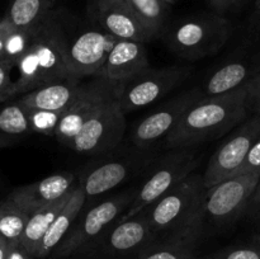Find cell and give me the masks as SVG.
I'll return each mask as SVG.
<instances>
[{
  "mask_svg": "<svg viewBox=\"0 0 260 259\" xmlns=\"http://www.w3.org/2000/svg\"><path fill=\"white\" fill-rule=\"evenodd\" d=\"M241 173H260V135L249 152Z\"/></svg>",
  "mask_w": 260,
  "mask_h": 259,
  "instance_id": "33",
  "label": "cell"
},
{
  "mask_svg": "<svg viewBox=\"0 0 260 259\" xmlns=\"http://www.w3.org/2000/svg\"><path fill=\"white\" fill-rule=\"evenodd\" d=\"M118 38L102 28H91L79 33L69 42L68 61L71 78H99L112 48Z\"/></svg>",
  "mask_w": 260,
  "mask_h": 259,
  "instance_id": "12",
  "label": "cell"
},
{
  "mask_svg": "<svg viewBox=\"0 0 260 259\" xmlns=\"http://www.w3.org/2000/svg\"><path fill=\"white\" fill-rule=\"evenodd\" d=\"M15 66L8 61H0V102L15 96L14 81L12 79V70Z\"/></svg>",
  "mask_w": 260,
  "mask_h": 259,
  "instance_id": "31",
  "label": "cell"
},
{
  "mask_svg": "<svg viewBox=\"0 0 260 259\" xmlns=\"http://www.w3.org/2000/svg\"><path fill=\"white\" fill-rule=\"evenodd\" d=\"M134 197L132 192L122 193L98 203L85 212L81 211L66 238L51 255L55 259L69 258L84 249H88L93 241L102 238L123 215Z\"/></svg>",
  "mask_w": 260,
  "mask_h": 259,
  "instance_id": "6",
  "label": "cell"
},
{
  "mask_svg": "<svg viewBox=\"0 0 260 259\" xmlns=\"http://www.w3.org/2000/svg\"><path fill=\"white\" fill-rule=\"evenodd\" d=\"M197 239L173 234L161 241H152L139 251L137 259H194Z\"/></svg>",
  "mask_w": 260,
  "mask_h": 259,
  "instance_id": "24",
  "label": "cell"
},
{
  "mask_svg": "<svg viewBox=\"0 0 260 259\" xmlns=\"http://www.w3.org/2000/svg\"><path fill=\"white\" fill-rule=\"evenodd\" d=\"M255 13L260 19V0H256L255 2Z\"/></svg>",
  "mask_w": 260,
  "mask_h": 259,
  "instance_id": "39",
  "label": "cell"
},
{
  "mask_svg": "<svg viewBox=\"0 0 260 259\" xmlns=\"http://www.w3.org/2000/svg\"><path fill=\"white\" fill-rule=\"evenodd\" d=\"M32 134L27 109L15 102L0 108V149L22 141Z\"/></svg>",
  "mask_w": 260,
  "mask_h": 259,
  "instance_id": "23",
  "label": "cell"
},
{
  "mask_svg": "<svg viewBox=\"0 0 260 259\" xmlns=\"http://www.w3.org/2000/svg\"><path fill=\"white\" fill-rule=\"evenodd\" d=\"M85 83L75 78L50 83L25 93L18 99L25 108L65 112L83 91Z\"/></svg>",
  "mask_w": 260,
  "mask_h": 259,
  "instance_id": "18",
  "label": "cell"
},
{
  "mask_svg": "<svg viewBox=\"0 0 260 259\" xmlns=\"http://www.w3.org/2000/svg\"><path fill=\"white\" fill-rule=\"evenodd\" d=\"M213 259H260V239L248 245L228 249Z\"/></svg>",
  "mask_w": 260,
  "mask_h": 259,
  "instance_id": "30",
  "label": "cell"
},
{
  "mask_svg": "<svg viewBox=\"0 0 260 259\" xmlns=\"http://www.w3.org/2000/svg\"><path fill=\"white\" fill-rule=\"evenodd\" d=\"M162 2H165V3H167V4H169V5H172V4H174V3L177 2V0H162Z\"/></svg>",
  "mask_w": 260,
  "mask_h": 259,
  "instance_id": "41",
  "label": "cell"
},
{
  "mask_svg": "<svg viewBox=\"0 0 260 259\" xmlns=\"http://www.w3.org/2000/svg\"><path fill=\"white\" fill-rule=\"evenodd\" d=\"M246 212L260 222V179L254 188L253 193H251L248 207H246Z\"/></svg>",
  "mask_w": 260,
  "mask_h": 259,
  "instance_id": "35",
  "label": "cell"
},
{
  "mask_svg": "<svg viewBox=\"0 0 260 259\" xmlns=\"http://www.w3.org/2000/svg\"><path fill=\"white\" fill-rule=\"evenodd\" d=\"M156 235L145 212L128 220H117L99 241L102 251L108 255H124L140 251L154 241Z\"/></svg>",
  "mask_w": 260,
  "mask_h": 259,
  "instance_id": "15",
  "label": "cell"
},
{
  "mask_svg": "<svg viewBox=\"0 0 260 259\" xmlns=\"http://www.w3.org/2000/svg\"><path fill=\"white\" fill-rule=\"evenodd\" d=\"M56 0H12L7 17L15 27H35L52 12Z\"/></svg>",
  "mask_w": 260,
  "mask_h": 259,
  "instance_id": "25",
  "label": "cell"
},
{
  "mask_svg": "<svg viewBox=\"0 0 260 259\" xmlns=\"http://www.w3.org/2000/svg\"><path fill=\"white\" fill-rule=\"evenodd\" d=\"M259 70L253 71L250 66L240 61L226 63L208 76L202 90L203 95H220L239 89L245 85Z\"/></svg>",
  "mask_w": 260,
  "mask_h": 259,
  "instance_id": "20",
  "label": "cell"
},
{
  "mask_svg": "<svg viewBox=\"0 0 260 259\" xmlns=\"http://www.w3.org/2000/svg\"><path fill=\"white\" fill-rule=\"evenodd\" d=\"M86 13L96 27L118 40L145 43L160 36L124 0H86Z\"/></svg>",
  "mask_w": 260,
  "mask_h": 259,
  "instance_id": "11",
  "label": "cell"
},
{
  "mask_svg": "<svg viewBox=\"0 0 260 259\" xmlns=\"http://www.w3.org/2000/svg\"><path fill=\"white\" fill-rule=\"evenodd\" d=\"M147 68L150 66L145 43L118 40L108 55L99 78L117 86Z\"/></svg>",
  "mask_w": 260,
  "mask_h": 259,
  "instance_id": "17",
  "label": "cell"
},
{
  "mask_svg": "<svg viewBox=\"0 0 260 259\" xmlns=\"http://www.w3.org/2000/svg\"><path fill=\"white\" fill-rule=\"evenodd\" d=\"M190 75L187 66H168L141 71L114 86V95L124 114L145 108L179 86Z\"/></svg>",
  "mask_w": 260,
  "mask_h": 259,
  "instance_id": "7",
  "label": "cell"
},
{
  "mask_svg": "<svg viewBox=\"0 0 260 259\" xmlns=\"http://www.w3.org/2000/svg\"><path fill=\"white\" fill-rule=\"evenodd\" d=\"M128 167L122 161H108L91 169L80 179L86 200L96 197L123 183L128 175Z\"/></svg>",
  "mask_w": 260,
  "mask_h": 259,
  "instance_id": "21",
  "label": "cell"
},
{
  "mask_svg": "<svg viewBox=\"0 0 260 259\" xmlns=\"http://www.w3.org/2000/svg\"><path fill=\"white\" fill-rule=\"evenodd\" d=\"M124 116L113 95L99 107L68 147L85 155L102 154L114 149L121 144L126 131Z\"/></svg>",
  "mask_w": 260,
  "mask_h": 259,
  "instance_id": "10",
  "label": "cell"
},
{
  "mask_svg": "<svg viewBox=\"0 0 260 259\" xmlns=\"http://www.w3.org/2000/svg\"><path fill=\"white\" fill-rule=\"evenodd\" d=\"M5 259H35V256L20 243H8Z\"/></svg>",
  "mask_w": 260,
  "mask_h": 259,
  "instance_id": "34",
  "label": "cell"
},
{
  "mask_svg": "<svg viewBox=\"0 0 260 259\" xmlns=\"http://www.w3.org/2000/svg\"><path fill=\"white\" fill-rule=\"evenodd\" d=\"M69 196H70V193H69L68 196H65L63 198H61V200L55 201V202L40 208V210L36 211V212L30 213L29 220H28L27 226H25V230L22 236V240H20V244H22L33 256H35L36 250H37L38 245H40L43 236L46 235V233H47V230L50 229V226L52 225V222L55 221V218L57 217L60 211L62 210L63 205H65L66 201H68Z\"/></svg>",
  "mask_w": 260,
  "mask_h": 259,
  "instance_id": "22",
  "label": "cell"
},
{
  "mask_svg": "<svg viewBox=\"0 0 260 259\" xmlns=\"http://www.w3.org/2000/svg\"><path fill=\"white\" fill-rule=\"evenodd\" d=\"M260 173H241L206 188L200 207V217L206 222L223 228L235 222L246 212L249 200L258 184Z\"/></svg>",
  "mask_w": 260,
  "mask_h": 259,
  "instance_id": "5",
  "label": "cell"
},
{
  "mask_svg": "<svg viewBox=\"0 0 260 259\" xmlns=\"http://www.w3.org/2000/svg\"><path fill=\"white\" fill-rule=\"evenodd\" d=\"M33 37V27H13L5 42L3 60L13 63L17 68L20 58L29 48Z\"/></svg>",
  "mask_w": 260,
  "mask_h": 259,
  "instance_id": "28",
  "label": "cell"
},
{
  "mask_svg": "<svg viewBox=\"0 0 260 259\" xmlns=\"http://www.w3.org/2000/svg\"><path fill=\"white\" fill-rule=\"evenodd\" d=\"M249 109L254 114H260V70L246 83Z\"/></svg>",
  "mask_w": 260,
  "mask_h": 259,
  "instance_id": "32",
  "label": "cell"
},
{
  "mask_svg": "<svg viewBox=\"0 0 260 259\" xmlns=\"http://www.w3.org/2000/svg\"><path fill=\"white\" fill-rule=\"evenodd\" d=\"M5 244H8V243H7V240H5V239L3 238L2 235H0V248H2L3 245H5Z\"/></svg>",
  "mask_w": 260,
  "mask_h": 259,
  "instance_id": "40",
  "label": "cell"
},
{
  "mask_svg": "<svg viewBox=\"0 0 260 259\" xmlns=\"http://www.w3.org/2000/svg\"><path fill=\"white\" fill-rule=\"evenodd\" d=\"M197 157L192 151L180 149L179 151L168 155L150 174L146 182L141 185L135 195L131 205L128 206L119 221L128 220L140 215L150 207L152 203L167 195L178 183L192 174V170L197 165Z\"/></svg>",
  "mask_w": 260,
  "mask_h": 259,
  "instance_id": "9",
  "label": "cell"
},
{
  "mask_svg": "<svg viewBox=\"0 0 260 259\" xmlns=\"http://www.w3.org/2000/svg\"><path fill=\"white\" fill-rule=\"evenodd\" d=\"M85 202V193L80 183H78L70 192V196L63 205L62 210L60 211L57 217L55 218L46 235L41 240L35 254L36 259H45L55 251V249L60 245L61 241L66 238L70 229L75 223L76 218L83 211Z\"/></svg>",
  "mask_w": 260,
  "mask_h": 259,
  "instance_id": "19",
  "label": "cell"
},
{
  "mask_svg": "<svg viewBox=\"0 0 260 259\" xmlns=\"http://www.w3.org/2000/svg\"><path fill=\"white\" fill-rule=\"evenodd\" d=\"M29 216L9 198L0 203V235L7 243H20Z\"/></svg>",
  "mask_w": 260,
  "mask_h": 259,
  "instance_id": "26",
  "label": "cell"
},
{
  "mask_svg": "<svg viewBox=\"0 0 260 259\" xmlns=\"http://www.w3.org/2000/svg\"><path fill=\"white\" fill-rule=\"evenodd\" d=\"M231 36V24L218 14H202L179 20L170 28V50L185 60H200L217 53Z\"/></svg>",
  "mask_w": 260,
  "mask_h": 259,
  "instance_id": "4",
  "label": "cell"
},
{
  "mask_svg": "<svg viewBox=\"0 0 260 259\" xmlns=\"http://www.w3.org/2000/svg\"><path fill=\"white\" fill-rule=\"evenodd\" d=\"M147 24L161 33L169 15V4L162 0H124Z\"/></svg>",
  "mask_w": 260,
  "mask_h": 259,
  "instance_id": "27",
  "label": "cell"
},
{
  "mask_svg": "<svg viewBox=\"0 0 260 259\" xmlns=\"http://www.w3.org/2000/svg\"><path fill=\"white\" fill-rule=\"evenodd\" d=\"M13 24L9 20V18L5 15L4 18L0 19V61L3 60V55H4V48H5V42H7V38L9 36V33L12 32Z\"/></svg>",
  "mask_w": 260,
  "mask_h": 259,
  "instance_id": "37",
  "label": "cell"
},
{
  "mask_svg": "<svg viewBox=\"0 0 260 259\" xmlns=\"http://www.w3.org/2000/svg\"><path fill=\"white\" fill-rule=\"evenodd\" d=\"M7 250H8V244H5V245H3L2 248H0V259H5Z\"/></svg>",
  "mask_w": 260,
  "mask_h": 259,
  "instance_id": "38",
  "label": "cell"
},
{
  "mask_svg": "<svg viewBox=\"0 0 260 259\" xmlns=\"http://www.w3.org/2000/svg\"><path fill=\"white\" fill-rule=\"evenodd\" d=\"M113 95L114 85L104 79L94 78L85 83L80 95L63 112L55 132L56 140L69 146L88 119Z\"/></svg>",
  "mask_w": 260,
  "mask_h": 259,
  "instance_id": "13",
  "label": "cell"
},
{
  "mask_svg": "<svg viewBox=\"0 0 260 259\" xmlns=\"http://www.w3.org/2000/svg\"><path fill=\"white\" fill-rule=\"evenodd\" d=\"M244 2L245 0H208L211 7L218 13H226L236 9L241 4H244Z\"/></svg>",
  "mask_w": 260,
  "mask_h": 259,
  "instance_id": "36",
  "label": "cell"
},
{
  "mask_svg": "<svg viewBox=\"0 0 260 259\" xmlns=\"http://www.w3.org/2000/svg\"><path fill=\"white\" fill-rule=\"evenodd\" d=\"M29 119V126L32 132L45 135V136H55L60 119L62 117V111H46V109L25 108Z\"/></svg>",
  "mask_w": 260,
  "mask_h": 259,
  "instance_id": "29",
  "label": "cell"
},
{
  "mask_svg": "<svg viewBox=\"0 0 260 259\" xmlns=\"http://www.w3.org/2000/svg\"><path fill=\"white\" fill-rule=\"evenodd\" d=\"M249 112L246 84L220 95H202L183 113L165 145L180 150L222 137L243 123Z\"/></svg>",
  "mask_w": 260,
  "mask_h": 259,
  "instance_id": "1",
  "label": "cell"
},
{
  "mask_svg": "<svg viewBox=\"0 0 260 259\" xmlns=\"http://www.w3.org/2000/svg\"><path fill=\"white\" fill-rule=\"evenodd\" d=\"M203 95L200 90H188L157 108L139 122L132 134V142L139 149H147L161 137H167L188 107Z\"/></svg>",
  "mask_w": 260,
  "mask_h": 259,
  "instance_id": "14",
  "label": "cell"
},
{
  "mask_svg": "<svg viewBox=\"0 0 260 259\" xmlns=\"http://www.w3.org/2000/svg\"><path fill=\"white\" fill-rule=\"evenodd\" d=\"M74 187V174L60 173L17 188L8 196V198L30 215L40 208L68 196Z\"/></svg>",
  "mask_w": 260,
  "mask_h": 259,
  "instance_id": "16",
  "label": "cell"
},
{
  "mask_svg": "<svg viewBox=\"0 0 260 259\" xmlns=\"http://www.w3.org/2000/svg\"><path fill=\"white\" fill-rule=\"evenodd\" d=\"M205 190L202 175L190 174L145 210L155 234H179L198 240L203 231L200 207Z\"/></svg>",
  "mask_w": 260,
  "mask_h": 259,
  "instance_id": "3",
  "label": "cell"
},
{
  "mask_svg": "<svg viewBox=\"0 0 260 259\" xmlns=\"http://www.w3.org/2000/svg\"><path fill=\"white\" fill-rule=\"evenodd\" d=\"M68 51V37L57 15L52 10L33 27L29 48L17 65L15 95L71 78L69 74Z\"/></svg>",
  "mask_w": 260,
  "mask_h": 259,
  "instance_id": "2",
  "label": "cell"
},
{
  "mask_svg": "<svg viewBox=\"0 0 260 259\" xmlns=\"http://www.w3.org/2000/svg\"><path fill=\"white\" fill-rule=\"evenodd\" d=\"M260 135V114H254L239 124L218 146L202 175L205 188H210L240 174L251 147Z\"/></svg>",
  "mask_w": 260,
  "mask_h": 259,
  "instance_id": "8",
  "label": "cell"
}]
</instances>
